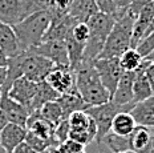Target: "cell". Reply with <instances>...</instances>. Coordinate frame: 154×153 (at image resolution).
I'll return each mask as SVG.
<instances>
[{
	"instance_id": "1",
	"label": "cell",
	"mask_w": 154,
	"mask_h": 153,
	"mask_svg": "<svg viewBox=\"0 0 154 153\" xmlns=\"http://www.w3.org/2000/svg\"><path fill=\"white\" fill-rule=\"evenodd\" d=\"M76 89L82 100L89 105L104 104L112 98L110 93L102 84L93 63H81L75 69Z\"/></svg>"
},
{
	"instance_id": "2",
	"label": "cell",
	"mask_w": 154,
	"mask_h": 153,
	"mask_svg": "<svg viewBox=\"0 0 154 153\" xmlns=\"http://www.w3.org/2000/svg\"><path fill=\"white\" fill-rule=\"evenodd\" d=\"M116 19L113 15L104 14V12H96L86 20L89 27V37L85 43L84 55L81 63H93L101 53L104 44L106 41L109 32L113 28Z\"/></svg>"
},
{
	"instance_id": "3",
	"label": "cell",
	"mask_w": 154,
	"mask_h": 153,
	"mask_svg": "<svg viewBox=\"0 0 154 153\" xmlns=\"http://www.w3.org/2000/svg\"><path fill=\"white\" fill-rule=\"evenodd\" d=\"M51 25L48 11H36L25 16L21 21L12 25L21 49H29L43 41V37Z\"/></svg>"
},
{
	"instance_id": "4",
	"label": "cell",
	"mask_w": 154,
	"mask_h": 153,
	"mask_svg": "<svg viewBox=\"0 0 154 153\" xmlns=\"http://www.w3.org/2000/svg\"><path fill=\"white\" fill-rule=\"evenodd\" d=\"M136 17L126 11L122 16L116 19L113 28L109 32L106 41L104 44L101 53L97 59H105V57H120L128 48L130 47L131 32H133V24Z\"/></svg>"
},
{
	"instance_id": "5",
	"label": "cell",
	"mask_w": 154,
	"mask_h": 153,
	"mask_svg": "<svg viewBox=\"0 0 154 153\" xmlns=\"http://www.w3.org/2000/svg\"><path fill=\"white\" fill-rule=\"evenodd\" d=\"M121 111H126V109L124 107H121V105L113 103L112 100H109L104 104L89 105L85 109V112L94 120L96 125H97V136L94 139L97 144H102L104 137L110 132L113 117Z\"/></svg>"
},
{
	"instance_id": "6",
	"label": "cell",
	"mask_w": 154,
	"mask_h": 153,
	"mask_svg": "<svg viewBox=\"0 0 154 153\" xmlns=\"http://www.w3.org/2000/svg\"><path fill=\"white\" fill-rule=\"evenodd\" d=\"M96 71L100 76L104 87L109 91L110 96L114 93L116 87L120 81L124 69L120 64L118 57H105V59H96L93 61Z\"/></svg>"
},
{
	"instance_id": "7",
	"label": "cell",
	"mask_w": 154,
	"mask_h": 153,
	"mask_svg": "<svg viewBox=\"0 0 154 153\" xmlns=\"http://www.w3.org/2000/svg\"><path fill=\"white\" fill-rule=\"evenodd\" d=\"M32 49L36 53H38V55L49 59L54 65L69 67V55H68V47H66L65 40H61V39L45 40V41H41L36 47H32Z\"/></svg>"
},
{
	"instance_id": "8",
	"label": "cell",
	"mask_w": 154,
	"mask_h": 153,
	"mask_svg": "<svg viewBox=\"0 0 154 153\" xmlns=\"http://www.w3.org/2000/svg\"><path fill=\"white\" fill-rule=\"evenodd\" d=\"M153 32H154V0L147 3L146 5H143L140 9L133 24L130 47L136 48V45L142 37H145Z\"/></svg>"
},
{
	"instance_id": "9",
	"label": "cell",
	"mask_w": 154,
	"mask_h": 153,
	"mask_svg": "<svg viewBox=\"0 0 154 153\" xmlns=\"http://www.w3.org/2000/svg\"><path fill=\"white\" fill-rule=\"evenodd\" d=\"M32 14L28 0H0V21L14 25Z\"/></svg>"
},
{
	"instance_id": "10",
	"label": "cell",
	"mask_w": 154,
	"mask_h": 153,
	"mask_svg": "<svg viewBox=\"0 0 154 153\" xmlns=\"http://www.w3.org/2000/svg\"><path fill=\"white\" fill-rule=\"evenodd\" d=\"M37 89V83L29 80L25 76H19L17 79H15L12 81L11 87L8 88V95L9 97H12L17 103L24 105L28 111L31 108V103L35 97Z\"/></svg>"
},
{
	"instance_id": "11",
	"label": "cell",
	"mask_w": 154,
	"mask_h": 153,
	"mask_svg": "<svg viewBox=\"0 0 154 153\" xmlns=\"http://www.w3.org/2000/svg\"><path fill=\"white\" fill-rule=\"evenodd\" d=\"M134 76H136V72L134 71H124L117 87H116L114 93L112 95V98H110L113 103L124 107L126 111H130L136 105L133 101Z\"/></svg>"
},
{
	"instance_id": "12",
	"label": "cell",
	"mask_w": 154,
	"mask_h": 153,
	"mask_svg": "<svg viewBox=\"0 0 154 153\" xmlns=\"http://www.w3.org/2000/svg\"><path fill=\"white\" fill-rule=\"evenodd\" d=\"M45 80L48 84L52 87L56 92L60 95L68 93L76 89L75 84V71L69 68V67H59L54 65V68L51 71V73L47 76Z\"/></svg>"
},
{
	"instance_id": "13",
	"label": "cell",
	"mask_w": 154,
	"mask_h": 153,
	"mask_svg": "<svg viewBox=\"0 0 154 153\" xmlns=\"http://www.w3.org/2000/svg\"><path fill=\"white\" fill-rule=\"evenodd\" d=\"M0 109L5 114L8 123L20 124V125L25 126L28 116H29V111H28L24 105H21L20 103L14 100L12 97H9L7 91H2V96H0Z\"/></svg>"
},
{
	"instance_id": "14",
	"label": "cell",
	"mask_w": 154,
	"mask_h": 153,
	"mask_svg": "<svg viewBox=\"0 0 154 153\" xmlns=\"http://www.w3.org/2000/svg\"><path fill=\"white\" fill-rule=\"evenodd\" d=\"M25 128L28 130H31L32 133H35L36 136L49 141L51 144H52V146H57V142H56V140H54V135H53L54 125L51 121L44 119L40 114V112H38V109L29 113L27 124H25Z\"/></svg>"
},
{
	"instance_id": "15",
	"label": "cell",
	"mask_w": 154,
	"mask_h": 153,
	"mask_svg": "<svg viewBox=\"0 0 154 153\" xmlns=\"http://www.w3.org/2000/svg\"><path fill=\"white\" fill-rule=\"evenodd\" d=\"M129 146L137 153H153L154 152V135L149 126L138 125L129 135Z\"/></svg>"
},
{
	"instance_id": "16",
	"label": "cell",
	"mask_w": 154,
	"mask_h": 153,
	"mask_svg": "<svg viewBox=\"0 0 154 153\" xmlns=\"http://www.w3.org/2000/svg\"><path fill=\"white\" fill-rule=\"evenodd\" d=\"M27 136V128L20 124L7 123V125L0 132V142L5 148V151L11 153L20 142L25 141Z\"/></svg>"
},
{
	"instance_id": "17",
	"label": "cell",
	"mask_w": 154,
	"mask_h": 153,
	"mask_svg": "<svg viewBox=\"0 0 154 153\" xmlns=\"http://www.w3.org/2000/svg\"><path fill=\"white\" fill-rule=\"evenodd\" d=\"M147 65V59H143L140 67L136 69V76H134V83H133V101L134 104L140 103V101L145 100L150 97L154 93L152 85L146 77L145 68Z\"/></svg>"
},
{
	"instance_id": "18",
	"label": "cell",
	"mask_w": 154,
	"mask_h": 153,
	"mask_svg": "<svg viewBox=\"0 0 154 153\" xmlns=\"http://www.w3.org/2000/svg\"><path fill=\"white\" fill-rule=\"evenodd\" d=\"M0 49L8 57L17 56L23 52L12 25L0 21Z\"/></svg>"
},
{
	"instance_id": "19",
	"label": "cell",
	"mask_w": 154,
	"mask_h": 153,
	"mask_svg": "<svg viewBox=\"0 0 154 153\" xmlns=\"http://www.w3.org/2000/svg\"><path fill=\"white\" fill-rule=\"evenodd\" d=\"M138 125L153 126L154 128V96L140 101L129 111Z\"/></svg>"
},
{
	"instance_id": "20",
	"label": "cell",
	"mask_w": 154,
	"mask_h": 153,
	"mask_svg": "<svg viewBox=\"0 0 154 153\" xmlns=\"http://www.w3.org/2000/svg\"><path fill=\"white\" fill-rule=\"evenodd\" d=\"M56 101L60 104L63 109V114L64 117H68L72 112L75 111H81V109H86L88 108V104L82 100V97L80 96V93L77 92V89L72 92H68V93H63L60 95L59 97L56 98Z\"/></svg>"
},
{
	"instance_id": "21",
	"label": "cell",
	"mask_w": 154,
	"mask_h": 153,
	"mask_svg": "<svg viewBox=\"0 0 154 153\" xmlns=\"http://www.w3.org/2000/svg\"><path fill=\"white\" fill-rule=\"evenodd\" d=\"M136 126L137 123L129 111H121L113 117L110 132H113L118 136H129Z\"/></svg>"
},
{
	"instance_id": "22",
	"label": "cell",
	"mask_w": 154,
	"mask_h": 153,
	"mask_svg": "<svg viewBox=\"0 0 154 153\" xmlns=\"http://www.w3.org/2000/svg\"><path fill=\"white\" fill-rule=\"evenodd\" d=\"M98 12L96 0H72L69 15L77 21H86L93 14Z\"/></svg>"
},
{
	"instance_id": "23",
	"label": "cell",
	"mask_w": 154,
	"mask_h": 153,
	"mask_svg": "<svg viewBox=\"0 0 154 153\" xmlns=\"http://www.w3.org/2000/svg\"><path fill=\"white\" fill-rule=\"evenodd\" d=\"M59 96H60V93L54 91V89L48 84L47 80L37 83V89H36V93H35L33 100H32V103H31L29 113L33 112V111L40 109V108L45 103H48V101L56 100Z\"/></svg>"
},
{
	"instance_id": "24",
	"label": "cell",
	"mask_w": 154,
	"mask_h": 153,
	"mask_svg": "<svg viewBox=\"0 0 154 153\" xmlns=\"http://www.w3.org/2000/svg\"><path fill=\"white\" fill-rule=\"evenodd\" d=\"M38 112H40V114L44 117V119L51 121L53 125H56V124L60 123L63 119H65L64 114H63L61 107H60V104L57 103L56 100H52V101L45 103L43 107L40 108V109H38Z\"/></svg>"
},
{
	"instance_id": "25",
	"label": "cell",
	"mask_w": 154,
	"mask_h": 153,
	"mask_svg": "<svg viewBox=\"0 0 154 153\" xmlns=\"http://www.w3.org/2000/svg\"><path fill=\"white\" fill-rule=\"evenodd\" d=\"M118 60H120V64L124 71H136L142 63L143 57L137 52L136 48L129 47L125 52H122V55L118 57Z\"/></svg>"
},
{
	"instance_id": "26",
	"label": "cell",
	"mask_w": 154,
	"mask_h": 153,
	"mask_svg": "<svg viewBox=\"0 0 154 153\" xmlns=\"http://www.w3.org/2000/svg\"><path fill=\"white\" fill-rule=\"evenodd\" d=\"M70 2L72 0H49L47 11L51 15V23H54L69 14Z\"/></svg>"
},
{
	"instance_id": "27",
	"label": "cell",
	"mask_w": 154,
	"mask_h": 153,
	"mask_svg": "<svg viewBox=\"0 0 154 153\" xmlns=\"http://www.w3.org/2000/svg\"><path fill=\"white\" fill-rule=\"evenodd\" d=\"M113 153H121L130 149L129 146V136H118L113 132H109L104 137V141Z\"/></svg>"
},
{
	"instance_id": "28",
	"label": "cell",
	"mask_w": 154,
	"mask_h": 153,
	"mask_svg": "<svg viewBox=\"0 0 154 153\" xmlns=\"http://www.w3.org/2000/svg\"><path fill=\"white\" fill-rule=\"evenodd\" d=\"M68 123L70 130H82L86 129L91 124V116L85 112L84 109L75 111L68 116Z\"/></svg>"
},
{
	"instance_id": "29",
	"label": "cell",
	"mask_w": 154,
	"mask_h": 153,
	"mask_svg": "<svg viewBox=\"0 0 154 153\" xmlns=\"http://www.w3.org/2000/svg\"><path fill=\"white\" fill-rule=\"evenodd\" d=\"M69 35L76 41L85 44L89 37V27H88V24H86V21H77V23L73 25Z\"/></svg>"
},
{
	"instance_id": "30",
	"label": "cell",
	"mask_w": 154,
	"mask_h": 153,
	"mask_svg": "<svg viewBox=\"0 0 154 153\" xmlns=\"http://www.w3.org/2000/svg\"><path fill=\"white\" fill-rule=\"evenodd\" d=\"M136 49L143 59H145L146 56H149L154 51V32L147 35L145 37H142V39L138 41V44L136 45Z\"/></svg>"
},
{
	"instance_id": "31",
	"label": "cell",
	"mask_w": 154,
	"mask_h": 153,
	"mask_svg": "<svg viewBox=\"0 0 154 153\" xmlns=\"http://www.w3.org/2000/svg\"><path fill=\"white\" fill-rule=\"evenodd\" d=\"M69 132H70V126H69V123H68V117L63 119L60 123H57L56 125H54L53 135H54V140H56L57 145L68 139V137H69Z\"/></svg>"
},
{
	"instance_id": "32",
	"label": "cell",
	"mask_w": 154,
	"mask_h": 153,
	"mask_svg": "<svg viewBox=\"0 0 154 153\" xmlns=\"http://www.w3.org/2000/svg\"><path fill=\"white\" fill-rule=\"evenodd\" d=\"M25 142H28L36 152L43 151V149L48 148V146H52V144H51L49 141L36 136L35 133H32L31 130H28V129H27V136H25Z\"/></svg>"
},
{
	"instance_id": "33",
	"label": "cell",
	"mask_w": 154,
	"mask_h": 153,
	"mask_svg": "<svg viewBox=\"0 0 154 153\" xmlns=\"http://www.w3.org/2000/svg\"><path fill=\"white\" fill-rule=\"evenodd\" d=\"M84 148L85 145L80 144V142H77L72 139H66L65 141L60 142L56 146V152L57 153H76L80 151H84Z\"/></svg>"
},
{
	"instance_id": "34",
	"label": "cell",
	"mask_w": 154,
	"mask_h": 153,
	"mask_svg": "<svg viewBox=\"0 0 154 153\" xmlns=\"http://www.w3.org/2000/svg\"><path fill=\"white\" fill-rule=\"evenodd\" d=\"M96 4H97L98 11L104 12V14H109L114 16L116 12H117V8H116L113 0H96Z\"/></svg>"
},
{
	"instance_id": "35",
	"label": "cell",
	"mask_w": 154,
	"mask_h": 153,
	"mask_svg": "<svg viewBox=\"0 0 154 153\" xmlns=\"http://www.w3.org/2000/svg\"><path fill=\"white\" fill-rule=\"evenodd\" d=\"M150 2H153V0H131L129 8H128V11H129L134 17H137V15H138L140 9L142 8L143 5H146L147 3H150Z\"/></svg>"
},
{
	"instance_id": "36",
	"label": "cell",
	"mask_w": 154,
	"mask_h": 153,
	"mask_svg": "<svg viewBox=\"0 0 154 153\" xmlns=\"http://www.w3.org/2000/svg\"><path fill=\"white\" fill-rule=\"evenodd\" d=\"M29 2V7L32 12L36 11H47L49 0H28Z\"/></svg>"
},
{
	"instance_id": "37",
	"label": "cell",
	"mask_w": 154,
	"mask_h": 153,
	"mask_svg": "<svg viewBox=\"0 0 154 153\" xmlns=\"http://www.w3.org/2000/svg\"><path fill=\"white\" fill-rule=\"evenodd\" d=\"M11 153H37L36 151H35L32 146L28 144V142H25V141H23V142H20L16 148H14V151H12Z\"/></svg>"
},
{
	"instance_id": "38",
	"label": "cell",
	"mask_w": 154,
	"mask_h": 153,
	"mask_svg": "<svg viewBox=\"0 0 154 153\" xmlns=\"http://www.w3.org/2000/svg\"><path fill=\"white\" fill-rule=\"evenodd\" d=\"M145 73H146L147 80H149L150 85H152V88L154 91V63L150 61V60H147V65L145 68Z\"/></svg>"
},
{
	"instance_id": "39",
	"label": "cell",
	"mask_w": 154,
	"mask_h": 153,
	"mask_svg": "<svg viewBox=\"0 0 154 153\" xmlns=\"http://www.w3.org/2000/svg\"><path fill=\"white\" fill-rule=\"evenodd\" d=\"M114 4H116V8H117V11H126L128 8H129L131 0H113ZM117 14V12H116Z\"/></svg>"
},
{
	"instance_id": "40",
	"label": "cell",
	"mask_w": 154,
	"mask_h": 153,
	"mask_svg": "<svg viewBox=\"0 0 154 153\" xmlns=\"http://www.w3.org/2000/svg\"><path fill=\"white\" fill-rule=\"evenodd\" d=\"M7 80V67H0V87Z\"/></svg>"
},
{
	"instance_id": "41",
	"label": "cell",
	"mask_w": 154,
	"mask_h": 153,
	"mask_svg": "<svg viewBox=\"0 0 154 153\" xmlns=\"http://www.w3.org/2000/svg\"><path fill=\"white\" fill-rule=\"evenodd\" d=\"M8 60L9 57L0 49V67H8Z\"/></svg>"
},
{
	"instance_id": "42",
	"label": "cell",
	"mask_w": 154,
	"mask_h": 153,
	"mask_svg": "<svg viewBox=\"0 0 154 153\" xmlns=\"http://www.w3.org/2000/svg\"><path fill=\"white\" fill-rule=\"evenodd\" d=\"M7 123H8L7 117H5V114L2 112V109H0V132H2V129L4 128L5 125H7Z\"/></svg>"
},
{
	"instance_id": "43",
	"label": "cell",
	"mask_w": 154,
	"mask_h": 153,
	"mask_svg": "<svg viewBox=\"0 0 154 153\" xmlns=\"http://www.w3.org/2000/svg\"><path fill=\"white\" fill-rule=\"evenodd\" d=\"M37 153H57V152H56V146H48V148L43 149V151H40Z\"/></svg>"
},
{
	"instance_id": "44",
	"label": "cell",
	"mask_w": 154,
	"mask_h": 153,
	"mask_svg": "<svg viewBox=\"0 0 154 153\" xmlns=\"http://www.w3.org/2000/svg\"><path fill=\"white\" fill-rule=\"evenodd\" d=\"M145 59H147V60H150V61H153V63H154V51H153L152 53H150L149 56H146Z\"/></svg>"
},
{
	"instance_id": "45",
	"label": "cell",
	"mask_w": 154,
	"mask_h": 153,
	"mask_svg": "<svg viewBox=\"0 0 154 153\" xmlns=\"http://www.w3.org/2000/svg\"><path fill=\"white\" fill-rule=\"evenodd\" d=\"M0 153H8L7 151H5V148H4V146L2 145V142H0Z\"/></svg>"
},
{
	"instance_id": "46",
	"label": "cell",
	"mask_w": 154,
	"mask_h": 153,
	"mask_svg": "<svg viewBox=\"0 0 154 153\" xmlns=\"http://www.w3.org/2000/svg\"><path fill=\"white\" fill-rule=\"evenodd\" d=\"M121 153H137V152L131 151V149H128V151H124V152H121Z\"/></svg>"
},
{
	"instance_id": "47",
	"label": "cell",
	"mask_w": 154,
	"mask_h": 153,
	"mask_svg": "<svg viewBox=\"0 0 154 153\" xmlns=\"http://www.w3.org/2000/svg\"><path fill=\"white\" fill-rule=\"evenodd\" d=\"M76 153H85V151H80V152H76Z\"/></svg>"
},
{
	"instance_id": "48",
	"label": "cell",
	"mask_w": 154,
	"mask_h": 153,
	"mask_svg": "<svg viewBox=\"0 0 154 153\" xmlns=\"http://www.w3.org/2000/svg\"><path fill=\"white\" fill-rule=\"evenodd\" d=\"M0 96H2V87H0Z\"/></svg>"
},
{
	"instance_id": "49",
	"label": "cell",
	"mask_w": 154,
	"mask_h": 153,
	"mask_svg": "<svg viewBox=\"0 0 154 153\" xmlns=\"http://www.w3.org/2000/svg\"><path fill=\"white\" fill-rule=\"evenodd\" d=\"M112 153H113V152H112Z\"/></svg>"
},
{
	"instance_id": "50",
	"label": "cell",
	"mask_w": 154,
	"mask_h": 153,
	"mask_svg": "<svg viewBox=\"0 0 154 153\" xmlns=\"http://www.w3.org/2000/svg\"><path fill=\"white\" fill-rule=\"evenodd\" d=\"M153 153H154V152H153Z\"/></svg>"
}]
</instances>
